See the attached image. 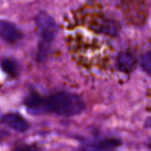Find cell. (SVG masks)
<instances>
[{
  "instance_id": "1",
  "label": "cell",
  "mask_w": 151,
  "mask_h": 151,
  "mask_svg": "<svg viewBox=\"0 0 151 151\" xmlns=\"http://www.w3.org/2000/svg\"><path fill=\"white\" fill-rule=\"evenodd\" d=\"M85 104L79 95L68 92H59L42 97L40 113H54L59 116H75L82 113Z\"/></svg>"
},
{
  "instance_id": "3",
  "label": "cell",
  "mask_w": 151,
  "mask_h": 151,
  "mask_svg": "<svg viewBox=\"0 0 151 151\" xmlns=\"http://www.w3.org/2000/svg\"><path fill=\"white\" fill-rule=\"evenodd\" d=\"M120 145L121 141L119 139L108 138L83 145L79 151H116Z\"/></svg>"
},
{
  "instance_id": "2",
  "label": "cell",
  "mask_w": 151,
  "mask_h": 151,
  "mask_svg": "<svg viewBox=\"0 0 151 151\" xmlns=\"http://www.w3.org/2000/svg\"><path fill=\"white\" fill-rule=\"evenodd\" d=\"M36 23L40 28V51H38V60L42 61L46 59L47 54H48L49 48L52 42L54 35L56 33L57 26L55 21L47 14H40L36 18Z\"/></svg>"
},
{
  "instance_id": "5",
  "label": "cell",
  "mask_w": 151,
  "mask_h": 151,
  "mask_svg": "<svg viewBox=\"0 0 151 151\" xmlns=\"http://www.w3.org/2000/svg\"><path fill=\"white\" fill-rule=\"evenodd\" d=\"M1 122L12 129H15L20 132H26L28 129V126H29L28 122L21 115L16 113H9L4 115L1 119Z\"/></svg>"
},
{
  "instance_id": "7",
  "label": "cell",
  "mask_w": 151,
  "mask_h": 151,
  "mask_svg": "<svg viewBox=\"0 0 151 151\" xmlns=\"http://www.w3.org/2000/svg\"><path fill=\"white\" fill-rule=\"evenodd\" d=\"M1 68L3 71L7 73V75L12 76V77H17L19 73V68H18V64L15 60L9 58H4L1 60Z\"/></svg>"
},
{
  "instance_id": "4",
  "label": "cell",
  "mask_w": 151,
  "mask_h": 151,
  "mask_svg": "<svg viewBox=\"0 0 151 151\" xmlns=\"http://www.w3.org/2000/svg\"><path fill=\"white\" fill-rule=\"evenodd\" d=\"M0 37L7 42H16L21 38V32L13 23L0 20Z\"/></svg>"
},
{
  "instance_id": "8",
  "label": "cell",
  "mask_w": 151,
  "mask_h": 151,
  "mask_svg": "<svg viewBox=\"0 0 151 151\" xmlns=\"http://www.w3.org/2000/svg\"><path fill=\"white\" fill-rule=\"evenodd\" d=\"M141 65L143 69L146 71L148 75L151 73V55L149 52H147L145 55H143L142 60H141Z\"/></svg>"
},
{
  "instance_id": "6",
  "label": "cell",
  "mask_w": 151,
  "mask_h": 151,
  "mask_svg": "<svg viewBox=\"0 0 151 151\" xmlns=\"http://www.w3.org/2000/svg\"><path fill=\"white\" fill-rule=\"evenodd\" d=\"M116 67L122 73H130L136 67V58L129 52H121L116 59Z\"/></svg>"
}]
</instances>
